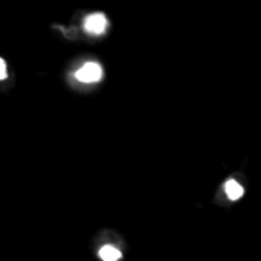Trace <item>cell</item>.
Wrapping results in <instances>:
<instances>
[{
    "mask_svg": "<svg viewBox=\"0 0 261 261\" xmlns=\"http://www.w3.org/2000/svg\"><path fill=\"white\" fill-rule=\"evenodd\" d=\"M75 76L81 83H98L102 78V67L98 63H86L80 70H76Z\"/></svg>",
    "mask_w": 261,
    "mask_h": 261,
    "instance_id": "obj_1",
    "label": "cell"
},
{
    "mask_svg": "<svg viewBox=\"0 0 261 261\" xmlns=\"http://www.w3.org/2000/svg\"><path fill=\"white\" fill-rule=\"evenodd\" d=\"M107 24H109L107 17L101 12L92 14L84 20V29L90 35H102L107 29Z\"/></svg>",
    "mask_w": 261,
    "mask_h": 261,
    "instance_id": "obj_2",
    "label": "cell"
},
{
    "mask_svg": "<svg viewBox=\"0 0 261 261\" xmlns=\"http://www.w3.org/2000/svg\"><path fill=\"white\" fill-rule=\"evenodd\" d=\"M225 193H226V196L229 197V200L236 202V200L242 199V196L245 194V188H243L237 180L231 179V180H228V182L225 184Z\"/></svg>",
    "mask_w": 261,
    "mask_h": 261,
    "instance_id": "obj_3",
    "label": "cell"
},
{
    "mask_svg": "<svg viewBox=\"0 0 261 261\" xmlns=\"http://www.w3.org/2000/svg\"><path fill=\"white\" fill-rule=\"evenodd\" d=\"M99 257H101L104 261H116L122 257V254H121V251H119V249H116L115 246L107 245V246L101 248V251H99Z\"/></svg>",
    "mask_w": 261,
    "mask_h": 261,
    "instance_id": "obj_4",
    "label": "cell"
},
{
    "mask_svg": "<svg viewBox=\"0 0 261 261\" xmlns=\"http://www.w3.org/2000/svg\"><path fill=\"white\" fill-rule=\"evenodd\" d=\"M6 63L3 58H0V80H5L6 78Z\"/></svg>",
    "mask_w": 261,
    "mask_h": 261,
    "instance_id": "obj_5",
    "label": "cell"
}]
</instances>
